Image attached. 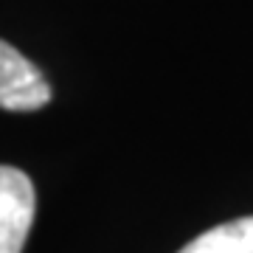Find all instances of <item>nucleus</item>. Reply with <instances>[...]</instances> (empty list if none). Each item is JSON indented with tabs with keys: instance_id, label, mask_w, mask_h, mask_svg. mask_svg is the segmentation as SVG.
<instances>
[{
	"instance_id": "f257e3e1",
	"label": "nucleus",
	"mask_w": 253,
	"mask_h": 253,
	"mask_svg": "<svg viewBox=\"0 0 253 253\" xmlns=\"http://www.w3.org/2000/svg\"><path fill=\"white\" fill-rule=\"evenodd\" d=\"M34 183L14 166H0V253H23L34 222Z\"/></svg>"
},
{
	"instance_id": "f03ea898",
	"label": "nucleus",
	"mask_w": 253,
	"mask_h": 253,
	"mask_svg": "<svg viewBox=\"0 0 253 253\" xmlns=\"http://www.w3.org/2000/svg\"><path fill=\"white\" fill-rule=\"evenodd\" d=\"M51 101V87L34 62L0 40V107L31 113Z\"/></svg>"
},
{
	"instance_id": "7ed1b4c3",
	"label": "nucleus",
	"mask_w": 253,
	"mask_h": 253,
	"mask_svg": "<svg viewBox=\"0 0 253 253\" xmlns=\"http://www.w3.org/2000/svg\"><path fill=\"white\" fill-rule=\"evenodd\" d=\"M177 253H253V217H239L211 228Z\"/></svg>"
}]
</instances>
